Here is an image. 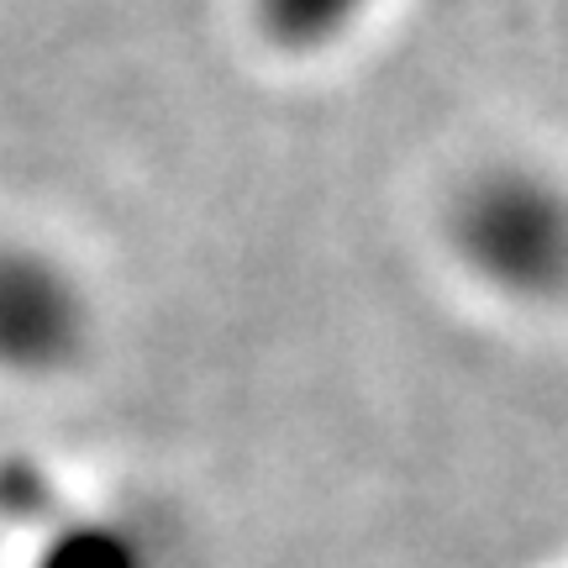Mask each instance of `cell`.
I'll list each match as a JSON object with an SVG mask.
<instances>
[{"label": "cell", "mask_w": 568, "mask_h": 568, "mask_svg": "<svg viewBox=\"0 0 568 568\" xmlns=\"http://www.w3.org/2000/svg\"><path fill=\"white\" fill-rule=\"evenodd\" d=\"M447 237L464 268L506 301L568 295V190L527 163H489L453 195Z\"/></svg>", "instance_id": "6da1fadb"}, {"label": "cell", "mask_w": 568, "mask_h": 568, "mask_svg": "<svg viewBox=\"0 0 568 568\" xmlns=\"http://www.w3.org/2000/svg\"><path fill=\"white\" fill-rule=\"evenodd\" d=\"M90 301L48 247L0 243V374L48 379L84 353Z\"/></svg>", "instance_id": "7a4b0ae2"}, {"label": "cell", "mask_w": 568, "mask_h": 568, "mask_svg": "<svg viewBox=\"0 0 568 568\" xmlns=\"http://www.w3.org/2000/svg\"><path fill=\"white\" fill-rule=\"evenodd\" d=\"M374 0H253V21L284 53H322L368 17Z\"/></svg>", "instance_id": "3957f363"}]
</instances>
